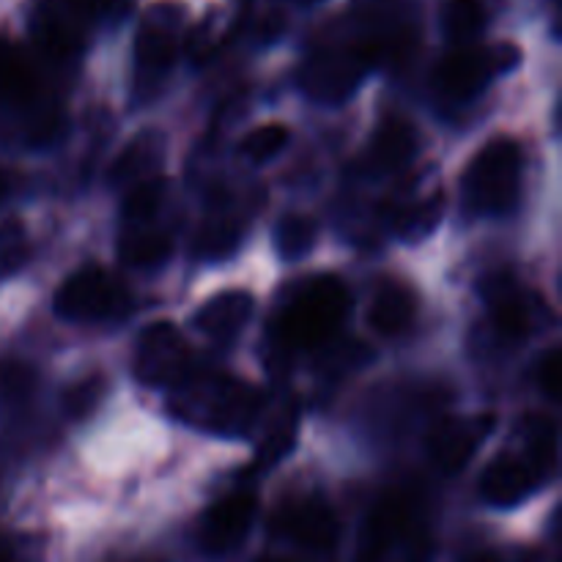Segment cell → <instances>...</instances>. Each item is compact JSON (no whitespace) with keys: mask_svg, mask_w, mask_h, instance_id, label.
I'll use <instances>...</instances> for the list:
<instances>
[{"mask_svg":"<svg viewBox=\"0 0 562 562\" xmlns=\"http://www.w3.org/2000/svg\"><path fill=\"white\" fill-rule=\"evenodd\" d=\"M170 412L203 431L245 437L263 412V395L252 384L231 376H187L176 384Z\"/></svg>","mask_w":562,"mask_h":562,"instance_id":"1","label":"cell"},{"mask_svg":"<svg viewBox=\"0 0 562 562\" xmlns=\"http://www.w3.org/2000/svg\"><path fill=\"white\" fill-rule=\"evenodd\" d=\"M346 313H349V291L335 274L311 280L280 316V344L289 349H318L335 338Z\"/></svg>","mask_w":562,"mask_h":562,"instance_id":"2","label":"cell"},{"mask_svg":"<svg viewBox=\"0 0 562 562\" xmlns=\"http://www.w3.org/2000/svg\"><path fill=\"white\" fill-rule=\"evenodd\" d=\"M525 154L510 137L486 143L464 173V201L477 214H505L516 206L521 190Z\"/></svg>","mask_w":562,"mask_h":562,"instance_id":"3","label":"cell"},{"mask_svg":"<svg viewBox=\"0 0 562 562\" xmlns=\"http://www.w3.org/2000/svg\"><path fill=\"white\" fill-rule=\"evenodd\" d=\"M431 538L406 499L387 497L373 508L362 530L360 562H426Z\"/></svg>","mask_w":562,"mask_h":562,"instance_id":"4","label":"cell"},{"mask_svg":"<svg viewBox=\"0 0 562 562\" xmlns=\"http://www.w3.org/2000/svg\"><path fill=\"white\" fill-rule=\"evenodd\" d=\"M521 53L514 44H494V47H459L445 55L434 71V88L450 104L472 102L497 75L514 69Z\"/></svg>","mask_w":562,"mask_h":562,"instance_id":"5","label":"cell"},{"mask_svg":"<svg viewBox=\"0 0 562 562\" xmlns=\"http://www.w3.org/2000/svg\"><path fill=\"white\" fill-rule=\"evenodd\" d=\"M130 305V294L110 272L86 267L66 278L55 294V313L66 322H102L121 316Z\"/></svg>","mask_w":562,"mask_h":562,"instance_id":"6","label":"cell"},{"mask_svg":"<svg viewBox=\"0 0 562 562\" xmlns=\"http://www.w3.org/2000/svg\"><path fill=\"white\" fill-rule=\"evenodd\" d=\"M113 0H42L33 14V33L53 55H71L82 47L99 16Z\"/></svg>","mask_w":562,"mask_h":562,"instance_id":"7","label":"cell"},{"mask_svg":"<svg viewBox=\"0 0 562 562\" xmlns=\"http://www.w3.org/2000/svg\"><path fill=\"white\" fill-rule=\"evenodd\" d=\"M373 58L376 55H373L368 44L346 49H322V53H316L307 60L300 75V82L307 97L316 99V102H344L360 86L362 75L373 64Z\"/></svg>","mask_w":562,"mask_h":562,"instance_id":"8","label":"cell"},{"mask_svg":"<svg viewBox=\"0 0 562 562\" xmlns=\"http://www.w3.org/2000/svg\"><path fill=\"white\" fill-rule=\"evenodd\" d=\"M190 344L173 324H154L140 335L135 373L151 387H176L190 376Z\"/></svg>","mask_w":562,"mask_h":562,"instance_id":"9","label":"cell"},{"mask_svg":"<svg viewBox=\"0 0 562 562\" xmlns=\"http://www.w3.org/2000/svg\"><path fill=\"white\" fill-rule=\"evenodd\" d=\"M179 53V16L168 9H159L140 25L135 42L137 82L146 88L159 86L173 66Z\"/></svg>","mask_w":562,"mask_h":562,"instance_id":"10","label":"cell"},{"mask_svg":"<svg viewBox=\"0 0 562 562\" xmlns=\"http://www.w3.org/2000/svg\"><path fill=\"white\" fill-rule=\"evenodd\" d=\"M258 514V499L250 492H236L214 503L212 508L203 514L201 527H198V538L201 547L212 554L231 552L245 541L250 532L252 519Z\"/></svg>","mask_w":562,"mask_h":562,"instance_id":"11","label":"cell"},{"mask_svg":"<svg viewBox=\"0 0 562 562\" xmlns=\"http://www.w3.org/2000/svg\"><path fill=\"white\" fill-rule=\"evenodd\" d=\"M497 420L494 415H472V417H450L434 428L431 439H428V450H431L434 464L442 472H459L464 470L467 461L477 453L488 434L494 431Z\"/></svg>","mask_w":562,"mask_h":562,"instance_id":"12","label":"cell"},{"mask_svg":"<svg viewBox=\"0 0 562 562\" xmlns=\"http://www.w3.org/2000/svg\"><path fill=\"white\" fill-rule=\"evenodd\" d=\"M272 525L280 536L300 543V547L313 549V552H327L338 543L340 536L338 516L333 514L329 505L318 503V499H300V503L285 505L274 516Z\"/></svg>","mask_w":562,"mask_h":562,"instance_id":"13","label":"cell"},{"mask_svg":"<svg viewBox=\"0 0 562 562\" xmlns=\"http://www.w3.org/2000/svg\"><path fill=\"white\" fill-rule=\"evenodd\" d=\"M483 296H486L488 318H492L499 338L516 344V340H525L527 335H530L532 305L516 280L505 278V274L486 280V285H483Z\"/></svg>","mask_w":562,"mask_h":562,"instance_id":"14","label":"cell"},{"mask_svg":"<svg viewBox=\"0 0 562 562\" xmlns=\"http://www.w3.org/2000/svg\"><path fill=\"white\" fill-rule=\"evenodd\" d=\"M165 148H168V140H165L162 132L146 130L140 135H135L121 148L115 162L110 165V184L121 187V190H130V187L140 184V181L154 179L159 173V168H162Z\"/></svg>","mask_w":562,"mask_h":562,"instance_id":"15","label":"cell"},{"mask_svg":"<svg viewBox=\"0 0 562 562\" xmlns=\"http://www.w3.org/2000/svg\"><path fill=\"white\" fill-rule=\"evenodd\" d=\"M252 311H256V302L247 291H223L195 313V327L206 338L231 340L247 327Z\"/></svg>","mask_w":562,"mask_h":562,"instance_id":"16","label":"cell"},{"mask_svg":"<svg viewBox=\"0 0 562 562\" xmlns=\"http://www.w3.org/2000/svg\"><path fill=\"white\" fill-rule=\"evenodd\" d=\"M538 486V475L527 461L519 459H499L483 472L481 494L486 503L508 508V505L521 503L530 497Z\"/></svg>","mask_w":562,"mask_h":562,"instance_id":"17","label":"cell"},{"mask_svg":"<svg viewBox=\"0 0 562 562\" xmlns=\"http://www.w3.org/2000/svg\"><path fill=\"white\" fill-rule=\"evenodd\" d=\"M417 316V300L406 285L384 283L373 294L371 307H368V322L379 335H401L412 327Z\"/></svg>","mask_w":562,"mask_h":562,"instance_id":"18","label":"cell"},{"mask_svg":"<svg viewBox=\"0 0 562 562\" xmlns=\"http://www.w3.org/2000/svg\"><path fill=\"white\" fill-rule=\"evenodd\" d=\"M417 151V135L412 124L404 119H387L379 124L376 135H373L368 157L379 170H401L415 159Z\"/></svg>","mask_w":562,"mask_h":562,"instance_id":"19","label":"cell"},{"mask_svg":"<svg viewBox=\"0 0 562 562\" xmlns=\"http://www.w3.org/2000/svg\"><path fill=\"white\" fill-rule=\"evenodd\" d=\"M170 252H173V239L162 231L146 228V225H135L119 241L121 261L135 269L159 267L162 261H168Z\"/></svg>","mask_w":562,"mask_h":562,"instance_id":"20","label":"cell"},{"mask_svg":"<svg viewBox=\"0 0 562 562\" xmlns=\"http://www.w3.org/2000/svg\"><path fill=\"white\" fill-rule=\"evenodd\" d=\"M445 33L461 47H470L486 27V9L481 0H448L442 11Z\"/></svg>","mask_w":562,"mask_h":562,"instance_id":"21","label":"cell"},{"mask_svg":"<svg viewBox=\"0 0 562 562\" xmlns=\"http://www.w3.org/2000/svg\"><path fill=\"white\" fill-rule=\"evenodd\" d=\"M527 456L530 461L527 464L532 467L538 477L552 475L554 467H558V426H554L549 417H532L527 423Z\"/></svg>","mask_w":562,"mask_h":562,"instance_id":"22","label":"cell"},{"mask_svg":"<svg viewBox=\"0 0 562 562\" xmlns=\"http://www.w3.org/2000/svg\"><path fill=\"white\" fill-rule=\"evenodd\" d=\"M33 93V71L27 60L0 42V102H27Z\"/></svg>","mask_w":562,"mask_h":562,"instance_id":"23","label":"cell"},{"mask_svg":"<svg viewBox=\"0 0 562 562\" xmlns=\"http://www.w3.org/2000/svg\"><path fill=\"white\" fill-rule=\"evenodd\" d=\"M442 212H445L442 198H428V201L395 209V217H393L395 234L406 241H420L423 236H428L434 228H437L439 220H442Z\"/></svg>","mask_w":562,"mask_h":562,"instance_id":"24","label":"cell"},{"mask_svg":"<svg viewBox=\"0 0 562 562\" xmlns=\"http://www.w3.org/2000/svg\"><path fill=\"white\" fill-rule=\"evenodd\" d=\"M165 203V181L162 176H154V179L140 181V184L130 187L124 192V217L130 220L132 225H146L148 220L157 217V212Z\"/></svg>","mask_w":562,"mask_h":562,"instance_id":"25","label":"cell"},{"mask_svg":"<svg viewBox=\"0 0 562 562\" xmlns=\"http://www.w3.org/2000/svg\"><path fill=\"white\" fill-rule=\"evenodd\" d=\"M296 442V409L294 406H285L283 412H278V417H272V423L263 431L261 445H258V456H261L263 464H274V461L283 459Z\"/></svg>","mask_w":562,"mask_h":562,"instance_id":"26","label":"cell"},{"mask_svg":"<svg viewBox=\"0 0 562 562\" xmlns=\"http://www.w3.org/2000/svg\"><path fill=\"white\" fill-rule=\"evenodd\" d=\"M274 245H278L280 256L289 258V261L305 256L316 245V223L302 217V214H289L274 228Z\"/></svg>","mask_w":562,"mask_h":562,"instance_id":"27","label":"cell"},{"mask_svg":"<svg viewBox=\"0 0 562 562\" xmlns=\"http://www.w3.org/2000/svg\"><path fill=\"white\" fill-rule=\"evenodd\" d=\"M285 146H289V130L283 124H263L241 137L239 151L247 162L263 165L278 157Z\"/></svg>","mask_w":562,"mask_h":562,"instance_id":"28","label":"cell"},{"mask_svg":"<svg viewBox=\"0 0 562 562\" xmlns=\"http://www.w3.org/2000/svg\"><path fill=\"white\" fill-rule=\"evenodd\" d=\"M27 258V234L20 220L0 223V280L14 274Z\"/></svg>","mask_w":562,"mask_h":562,"instance_id":"29","label":"cell"},{"mask_svg":"<svg viewBox=\"0 0 562 562\" xmlns=\"http://www.w3.org/2000/svg\"><path fill=\"white\" fill-rule=\"evenodd\" d=\"M239 245V228L231 220H209L198 234V252L206 258H225Z\"/></svg>","mask_w":562,"mask_h":562,"instance_id":"30","label":"cell"},{"mask_svg":"<svg viewBox=\"0 0 562 562\" xmlns=\"http://www.w3.org/2000/svg\"><path fill=\"white\" fill-rule=\"evenodd\" d=\"M99 395H102L99 379H86V382L75 384V387L69 390V395H66V409L75 417H88V412L97 406Z\"/></svg>","mask_w":562,"mask_h":562,"instance_id":"31","label":"cell"},{"mask_svg":"<svg viewBox=\"0 0 562 562\" xmlns=\"http://www.w3.org/2000/svg\"><path fill=\"white\" fill-rule=\"evenodd\" d=\"M541 387L552 401H560L562 393V355L560 349H552L547 360L541 362Z\"/></svg>","mask_w":562,"mask_h":562,"instance_id":"32","label":"cell"},{"mask_svg":"<svg viewBox=\"0 0 562 562\" xmlns=\"http://www.w3.org/2000/svg\"><path fill=\"white\" fill-rule=\"evenodd\" d=\"M5 192H9V179H5V173L0 170V201L5 198Z\"/></svg>","mask_w":562,"mask_h":562,"instance_id":"33","label":"cell"},{"mask_svg":"<svg viewBox=\"0 0 562 562\" xmlns=\"http://www.w3.org/2000/svg\"><path fill=\"white\" fill-rule=\"evenodd\" d=\"M0 562H14V560H11L9 549H5V547H3V543H0Z\"/></svg>","mask_w":562,"mask_h":562,"instance_id":"34","label":"cell"},{"mask_svg":"<svg viewBox=\"0 0 562 562\" xmlns=\"http://www.w3.org/2000/svg\"><path fill=\"white\" fill-rule=\"evenodd\" d=\"M472 562H499V560L492 558V554H483V558H475Z\"/></svg>","mask_w":562,"mask_h":562,"instance_id":"35","label":"cell"},{"mask_svg":"<svg viewBox=\"0 0 562 562\" xmlns=\"http://www.w3.org/2000/svg\"><path fill=\"white\" fill-rule=\"evenodd\" d=\"M258 562H294V560H283V558H263V560H258Z\"/></svg>","mask_w":562,"mask_h":562,"instance_id":"36","label":"cell"}]
</instances>
